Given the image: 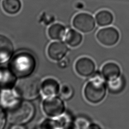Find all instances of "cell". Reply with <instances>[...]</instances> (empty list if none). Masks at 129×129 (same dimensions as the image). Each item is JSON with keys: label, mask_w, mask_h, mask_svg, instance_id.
<instances>
[{"label": "cell", "mask_w": 129, "mask_h": 129, "mask_svg": "<svg viewBox=\"0 0 129 129\" xmlns=\"http://www.w3.org/2000/svg\"><path fill=\"white\" fill-rule=\"evenodd\" d=\"M107 83V91L113 95H117L121 93L126 85L125 80L121 75L117 79Z\"/></svg>", "instance_id": "cell-15"}, {"label": "cell", "mask_w": 129, "mask_h": 129, "mask_svg": "<svg viewBox=\"0 0 129 129\" xmlns=\"http://www.w3.org/2000/svg\"><path fill=\"white\" fill-rule=\"evenodd\" d=\"M66 33V31L64 26L59 23L52 24L48 29V36L52 40H61L64 38Z\"/></svg>", "instance_id": "cell-17"}, {"label": "cell", "mask_w": 129, "mask_h": 129, "mask_svg": "<svg viewBox=\"0 0 129 129\" xmlns=\"http://www.w3.org/2000/svg\"><path fill=\"white\" fill-rule=\"evenodd\" d=\"M73 25L75 29L82 33H89L95 28V21L91 15L80 13L74 17Z\"/></svg>", "instance_id": "cell-7"}, {"label": "cell", "mask_w": 129, "mask_h": 129, "mask_svg": "<svg viewBox=\"0 0 129 129\" xmlns=\"http://www.w3.org/2000/svg\"><path fill=\"white\" fill-rule=\"evenodd\" d=\"M21 98L15 89L2 90L0 93V103L8 110L19 104L21 101Z\"/></svg>", "instance_id": "cell-9"}, {"label": "cell", "mask_w": 129, "mask_h": 129, "mask_svg": "<svg viewBox=\"0 0 129 129\" xmlns=\"http://www.w3.org/2000/svg\"><path fill=\"white\" fill-rule=\"evenodd\" d=\"M86 129H102L100 126L96 123L90 122Z\"/></svg>", "instance_id": "cell-25"}, {"label": "cell", "mask_w": 129, "mask_h": 129, "mask_svg": "<svg viewBox=\"0 0 129 129\" xmlns=\"http://www.w3.org/2000/svg\"><path fill=\"white\" fill-rule=\"evenodd\" d=\"M10 129H26L23 124H13L10 127Z\"/></svg>", "instance_id": "cell-26"}, {"label": "cell", "mask_w": 129, "mask_h": 129, "mask_svg": "<svg viewBox=\"0 0 129 129\" xmlns=\"http://www.w3.org/2000/svg\"><path fill=\"white\" fill-rule=\"evenodd\" d=\"M35 114V107L29 101H22L15 107L8 110L7 118L12 124H23L32 119Z\"/></svg>", "instance_id": "cell-3"}, {"label": "cell", "mask_w": 129, "mask_h": 129, "mask_svg": "<svg viewBox=\"0 0 129 129\" xmlns=\"http://www.w3.org/2000/svg\"><path fill=\"white\" fill-rule=\"evenodd\" d=\"M101 73L106 82L114 80L121 75L119 66L112 61L104 64L101 68Z\"/></svg>", "instance_id": "cell-12"}, {"label": "cell", "mask_w": 129, "mask_h": 129, "mask_svg": "<svg viewBox=\"0 0 129 129\" xmlns=\"http://www.w3.org/2000/svg\"><path fill=\"white\" fill-rule=\"evenodd\" d=\"M2 7L4 11L10 15L18 13L21 8V3L20 0H4Z\"/></svg>", "instance_id": "cell-20"}, {"label": "cell", "mask_w": 129, "mask_h": 129, "mask_svg": "<svg viewBox=\"0 0 129 129\" xmlns=\"http://www.w3.org/2000/svg\"><path fill=\"white\" fill-rule=\"evenodd\" d=\"M44 113L51 118L58 117L66 112V106L63 99L58 96L46 97L42 103Z\"/></svg>", "instance_id": "cell-5"}, {"label": "cell", "mask_w": 129, "mask_h": 129, "mask_svg": "<svg viewBox=\"0 0 129 129\" xmlns=\"http://www.w3.org/2000/svg\"><path fill=\"white\" fill-rule=\"evenodd\" d=\"M68 51L69 48L67 44L61 41H54L49 45L47 54L51 59L60 61L66 56Z\"/></svg>", "instance_id": "cell-10"}, {"label": "cell", "mask_w": 129, "mask_h": 129, "mask_svg": "<svg viewBox=\"0 0 129 129\" xmlns=\"http://www.w3.org/2000/svg\"><path fill=\"white\" fill-rule=\"evenodd\" d=\"M59 93L61 98L65 100L71 99L74 96V89L69 84H64L60 87Z\"/></svg>", "instance_id": "cell-22"}, {"label": "cell", "mask_w": 129, "mask_h": 129, "mask_svg": "<svg viewBox=\"0 0 129 129\" xmlns=\"http://www.w3.org/2000/svg\"><path fill=\"white\" fill-rule=\"evenodd\" d=\"M6 114L3 109L0 107V129H4L6 121Z\"/></svg>", "instance_id": "cell-24"}, {"label": "cell", "mask_w": 129, "mask_h": 129, "mask_svg": "<svg viewBox=\"0 0 129 129\" xmlns=\"http://www.w3.org/2000/svg\"><path fill=\"white\" fill-rule=\"evenodd\" d=\"M114 19L112 14L108 10H101L98 12L95 16L97 24L101 27H106L110 25Z\"/></svg>", "instance_id": "cell-18"}, {"label": "cell", "mask_w": 129, "mask_h": 129, "mask_svg": "<svg viewBox=\"0 0 129 129\" xmlns=\"http://www.w3.org/2000/svg\"><path fill=\"white\" fill-rule=\"evenodd\" d=\"M64 38L66 44L72 47L79 46L83 41L82 35L74 29H70L66 32Z\"/></svg>", "instance_id": "cell-16"}, {"label": "cell", "mask_w": 129, "mask_h": 129, "mask_svg": "<svg viewBox=\"0 0 129 129\" xmlns=\"http://www.w3.org/2000/svg\"><path fill=\"white\" fill-rule=\"evenodd\" d=\"M75 69L76 73L81 77L90 78L96 71V64L90 57L83 56L76 60Z\"/></svg>", "instance_id": "cell-8"}, {"label": "cell", "mask_w": 129, "mask_h": 129, "mask_svg": "<svg viewBox=\"0 0 129 129\" xmlns=\"http://www.w3.org/2000/svg\"><path fill=\"white\" fill-rule=\"evenodd\" d=\"M106 82L101 72L95 71L84 87L83 93L86 100L93 104L102 102L107 91Z\"/></svg>", "instance_id": "cell-1"}, {"label": "cell", "mask_w": 129, "mask_h": 129, "mask_svg": "<svg viewBox=\"0 0 129 129\" xmlns=\"http://www.w3.org/2000/svg\"><path fill=\"white\" fill-rule=\"evenodd\" d=\"M13 50L11 41L6 36L0 35V63H4L11 58Z\"/></svg>", "instance_id": "cell-14"}, {"label": "cell", "mask_w": 129, "mask_h": 129, "mask_svg": "<svg viewBox=\"0 0 129 129\" xmlns=\"http://www.w3.org/2000/svg\"><path fill=\"white\" fill-rule=\"evenodd\" d=\"M39 129H60V126L57 118H47L42 121Z\"/></svg>", "instance_id": "cell-21"}, {"label": "cell", "mask_w": 129, "mask_h": 129, "mask_svg": "<svg viewBox=\"0 0 129 129\" xmlns=\"http://www.w3.org/2000/svg\"><path fill=\"white\" fill-rule=\"evenodd\" d=\"M17 78L9 68L0 66V89H13L17 82Z\"/></svg>", "instance_id": "cell-11"}, {"label": "cell", "mask_w": 129, "mask_h": 129, "mask_svg": "<svg viewBox=\"0 0 129 129\" xmlns=\"http://www.w3.org/2000/svg\"><path fill=\"white\" fill-rule=\"evenodd\" d=\"M41 82L37 76H27L21 78L17 82L15 90L21 96L26 100L36 98L41 90Z\"/></svg>", "instance_id": "cell-4"}, {"label": "cell", "mask_w": 129, "mask_h": 129, "mask_svg": "<svg viewBox=\"0 0 129 129\" xmlns=\"http://www.w3.org/2000/svg\"><path fill=\"white\" fill-rule=\"evenodd\" d=\"M36 67L34 56L28 51H21L11 59L9 68L17 77L24 78L30 76Z\"/></svg>", "instance_id": "cell-2"}, {"label": "cell", "mask_w": 129, "mask_h": 129, "mask_svg": "<svg viewBox=\"0 0 129 129\" xmlns=\"http://www.w3.org/2000/svg\"><path fill=\"white\" fill-rule=\"evenodd\" d=\"M0 93H1V92H0Z\"/></svg>", "instance_id": "cell-27"}, {"label": "cell", "mask_w": 129, "mask_h": 129, "mask_svg": "<svg viewBox=\"0 0 129 129\" xmlns=\"http://www.w3.org/2000/svg\"><path fill=\"white\" fill-rule=\"evenodd\" d=\"M98 41L105 46H112L119 41L120 35L118 31L114 27H107L101 28L96 33Z\"/></svg>", "instance_id": "cell-6"}, {"label": "cell", "mask_w": 129, "mask_h": 129, "mask_svg": "<svg viewBox=\"0 0 129 129\" xmlns=\"http://www.w3.org/2000/svg\"><path fill=\"white\" fill-rule=\"evenodd\" d=\"M90 122L86 117L82 116L75 119L77 129H86Z\"/></svg>", "instance_id": "cell-23"}, {"label": "cell", "mask_w": 129, "mask_h": 129, "mask_svg": "<svg viewBox=\"0 0 129 129\" xmlns=\"http://www.w3.org/2000/svg\"><path fill=\"white\" fill-rule=\"evenodd\" d=\"M60 89L59 83L53 78H48L41 82V91L46 97L57 96L59 93Z\"/></svg>", "instance_id": "cell-13"}, {"label": "cell", "mask_w": 129, "mask_h": 129, "mask_svg": "<svg viewBox=\"0 0 129 129\" xmlns=\"http://www.w3.org/2000/svg\"><path fill=\"white\" fill-rule=\"evenodd\" d=\"M57 119L59 123L60 129H77L75 119L68 112H65Z\"/></svg>", "instance_id": "cell-19"}]
</instances>
